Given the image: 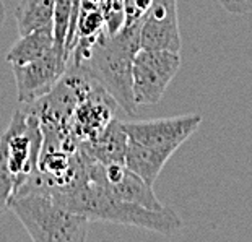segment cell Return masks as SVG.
<instances>
[{
  "instance_id": "1",
  "label": "cell",
  "mask_w": 252,
  "mask_h": 242,
  "mask_svg": "<svg viewBox=\"0 0 252 242\" xmlns=\"http://www.w3.org/2000/svg\"><path fill=\"white\" fill-rule=\"evenodd\" d=\"M142 23L122 26L116 34L106 30L87 49H73L67 63H78L117 101L126 114H133L135 99L132 91L133 57L140 49Z\"/></svg>"
},
{
  "instance_id": "2",
  "label": "cell",
  "mask_w": 252,
  "mask_h": 242,
  "mask_svg": "<svg viewBox=\"0 0 252 242\" xmlns=\"http://www.w3.org/2000/svg\"><path fill=\"white\" fill-rule=\"evenodd\" d=\"M59 203L75 213L87 216L90 221L135 226L163 234L166 238L182 228V219L171 208L164 207L161 210H152L137 203L122 202L90 181L78 185L62 200H59Z\"/></svg>"
},
{
  "instance_id": "3",
  "label": "cell",
  "mask_w": 252,
  "mask_h": 242,
  "mask_svg": "<svg viewBox=\"0 0 252 242\" xmlns=\"http://www.w3.org/2000/svg\"><path fill=\"white\" fill-rule=\"evenodd\" d=\"M8 210L17 214L34 242H83L90 219L39 192H15Z\"/></svg>"
},
{
  "instance_id": "4",
  "label": "cell",
  "mask_w": 252,
  "mask_h": 242,
  "mask_svg": "<svg viewBox=\"0 0 252 242\" xmlns=\"http://www.w3.org/2000/svg\"><path fill=\"white\" fill-rule=\"evenodd\" d=\"M42 128L39 119L30 109L17 111L10 121L7 130L0 137L8 171L18 190L36 173L42 150ZM15 193V192H13Z\"/></svg>"
},
{
  "instance_id": "5",
  "label": "cell",
  "mask_w": 252,
  "mask_h": 242,
  "mask_svg": "<svg viewBox=\"0 0 252 242\" xmlns=\"http://www.w3.org/2000/svg\"><path fill=\"white\" fill-rule=\"evenodd\" d=\"M181 68L179 52L138 49L132 65V91L135 104H157Z\"/></svg>"
},
{
  "instance_id": "6",
  "label": "cell",
  "mask_w": 252,
  "mask_h": 242,
  "mask_svg": "<svg viewBox=\"0 0 252 242\" xmlns=\"http://www.w3.org/2000/svg\"><path fill=\"white\" fill-rule=\"evenodd\" d=\"M202 123L200 114H187L164 119L122 122L127 138L145 145L168 161L184 142H187Z\"/></svg>"
},
{
  "instance_id": "7",
  "label": "cell",
  "mask_w": 252,
  "mask_h": 242,
  "mask_svg": "<svg viewBox=\"0 0 252 242\" xmlns=\"http://www.w3.org/2000/svg\"><path fill=\"white\" fill-rule=\"evenodd\" d=\"M121 106L99 83L88 91L70 117V132L80 143L93 142L121 112Z\"/></svg>"
},
{
  "instance_id": "8",
  "label": "cell",
  "mask_w": 252,
  "mask_h": 242,
  "mask_svg": "<svg viewBox=\"0 0 252 242\" xmlns=\"http://www.w3.org/2000/svg\"><path fill=\"white\" fill-rule=\"evenodd\" d=\"M65 68V56L56 47L37 60L23 63V65H12L18 101L23 104H30L42 98L56 87Z\"/></svg>"
},
{
  "instance_id": "9",
  "label": "cell",
  "mask_w": 252,
  "mask_h": 242,
  "mask_svg": "<svg viewBox=\"0 0 252 242\" xmlns=\"http://www.w3.org/2000/svg\"><path fill=\"white\" fill-rule=\"evenodd\" d=\"M181 46L178 0H152L140 26V49L179 52Z\"/></svg>"
},
{
  "instance_id": "10",
  "label": "cell",
  "mask_w": 252,
  "mask_h": 242,
  "mask_svg": "<svg viewBox=\"0 0 252 242\" xmlns=\"http://www.w3.org/2000/svg\"><path fill=\"white\" fill-rule=\"evenodd\" d=\"M127 147V135L122 128L119 117L112 121L108 128L93 142L80 143V150L87 158L98 161L101 164H124V154Z\"/></svg>"
},
{
  "instance_id": "11",
  "label": "cell",
  "mask_w": 252,
  "mask_h": 242,
  "mask_svg": "<svg viewBox=\"0 0 252 242\" xmlns=\"http://www.w3.org/2000/svg\"><path fill=\"white\" fill-rule=\"evenodd\" d=\"M54 49V31L52 28L34 30L28 34L20 36V39L10 47L7 52V60L12 65L37 60Z\"/></svg>"
},
{
  "instance_id": "12",
  "label": "cell",
  "mask_w": 252,
  "mask_h": 242,
  "mask_svg": "<svg viewBox=\"0 0 252 242\" xmlns=\"http://www.w3.org/2000/svg\"><path fill=\"white\" fill-rule=\"evenodd\" d=\"M166 163L168 161L152 151L150 148H147L145 145L138 143L132 138H127L124 166L128 171L140 176L147 184L153 185L157 182Z\"/></svg>"
},
{
  "instance_id": "13",
  "label": "cell",
  "mask_w": 252,
  "mask_h": 242,
  "mask_svg": "<svg viewBox=\"0 0 252 242\" xmlns=\"http://www.w3.org/2000/svg\"><path fill=\"white\" fill-rule=\"evenodd\" d=\"M56 0H21L15 10V20L20 36L34 30L52 28Z\"/></svg>"
},
{
  "instance_id": "14",
  "label": "cell",
  "mask_w": 252,
  "mask_h": 242,
  "mask_svg": "<svg viewBox=\"0 0 252 242\" xmlns=\"http://www.w3.org/2000/svg\"><path fill=\"white\" fill-rule=\"evenodd\" d=\"M13 192H15V181L8 171L3 150L0 147V213L8 210L10 198H12Z\"/></svg>"
},
{
  "instance_id": "15",
  "label": "cell",
  "mask_w": 252,
  "mask_h": 242,
  "mask_svg": "<svg viewBox=\"0 0 252 242\" xmlns=\"http://www.w3.org/2000/svg\"><path fill=\"white\" fill-rule=\"evenodd\" d=\"M152 0H122L124 5V26L142 23Z\"/></svg>"
},
{
  "instance_id": "16",
  "label": "cell",
  "mask_w": 252,
  "mask_h": 242,
  "mask_svg": "<svg viewBox=\"0 0 252 242\" xmlns=\"http://www.w3.org/2000/svg\"><path fill=\"white\" fill-rule=\"evenodd\" d=\"M220 5L233 15L252 13V0H218Z\"/></svg>"
},
{
  "instance_id": "17",
  "label": "cell",
  "mask_w": 252,
  "mask_h": 242,
  "mask_svg": "<svg viewBox=\"0 0 252 242\" xmlns=\"http://www.w3.org/2000/svg\"><path fill=\"white\" fill-rule=\"evenodd\" d=\"M5 21V5H3V0H0V28H2Z\"/></svg>"
}]
</instances>
